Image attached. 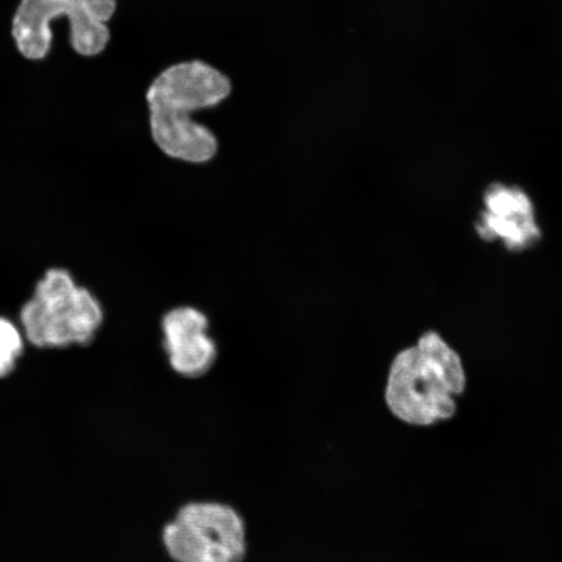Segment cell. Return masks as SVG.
<instances>
[{
    "instance_id": "3957f363",
    "label": "cell",
    "mask_w": 562,
    "mask_h": 562,
    "mask_svg": "<svg viewBox=\"0 0 562 562\" xmlns=\"http://www.w3.org/2000/svg\"><path fill=\"white\" fill-rule=\"evenodd\" d=\"M26 339L38 348L87 347L104 323V308L88 288L60 267L46 271L21 308Z\"/></svg>"
},
{
    "instance_id": "277c9868",
    "label": "cell",
    "mask_w": 562,
    "mask_h": 562,
    "mask_svg": "<svg viewBox=\"0 0 562 562\" xmlns=\"http://www.w3.org/2000/svg\"><path fill=\"white\" fill-rule=\"evenodd\" d=\"M116 5V0H21L13 19V38L25 58H45L53 38L50 21L67 16L76 53L100 55L109 45L108 23L115 15Z\"/></svg>"
},
{
    "instance_id": "52a82bcc",
    "label": "cell",
    "mask_w": 562,
    "mask_h": 562,
    "mask_svg": "<svg viewBox=\"0 0 562 562\" xmlns=\"http://www.w3.org/2000/svg\"><path fill=\"white\" fill-rule=\"evenodd\" d=\"M475 229L482 240H501L509 251L529 250L542 240L530 196L521 188L502 182L484 193Z\"/></svg>"
},
{
    "instance_id": "7a4b0ae2",
    "label": "cell",
    "mask_w": 562,
    "mask_h": 562,
    "mask_svg": "<svg viewBox=\"0 0 562 562\" xmlns=\"http://www.w3.org/2000/svg\"><path fill=\"white\" fill-rule=\"evenodd\" d=\"M467 389L461 357L435 331L393 358L385 386L390 412L404 424L428 427L454 417Z\"/></svg>"
},
{
    "instance_id": "ba28073f",
    "label": "cell",
    "mask_w": 562,
    "mask_h": 562,
    "mask_svg": "<svg viewBox=\"0 0 562 562\" xmlns=\"http://www.w3.org/2000/svg\"><path fill=\"white\" fill-rule=\"evenodd\" d=\"M24 341L20 329L0 316V378L11 374L23 355Z\"/></svg>"
},
{
    "instance_id": "5b68a950",
    "label": "cell",
    "mask_w": 562,
    "mask_h": 562,
    "mask_svg": "<svg viewBox=\"0 0 562 562\" xmlns=\"http://www.w3.org/2000/svg\"><path fill=\"white\" fill-rule=\"evenodd\" d=\"M161 543L175 562H243L248 530L229 504L191 502L164 527Z\"/></svg>"
},
{
    "instance_id": "8992f818",
    "label": "cell",
    "mask_w": 562,
    "mask_h": 562,
    "mask_svg": "<svg viewBox=\"0 0 562 562\" xmlns=\"http://www.w3.org/2000/svg\"><path fill=\"white\" fill-rule=\"evenodd\" d=\"M161 348L175 374L199 379L215 367L220 348L210 335L205 312L192 305H179L160 319Z\"/></svg>"
},
{
    "instance_id": "6da1fadb",
    "label": "cell",
    "mask_w": 562,
    "mask_h": 562,
    "mask_svg": "<svg viewBox=\"0 0 562 562\" xmlns=\"http://www.w3.org/2000/svg\"><path fill=\"white\" fill-rule=\"evenodd\" d=\"M226 74L203 60L176 63L161 70L146 90L147 124L153 144L165 157L203 166L220 153V138L193 114L215 109L232 94Z\"/></svg>"
}]
</instances>
